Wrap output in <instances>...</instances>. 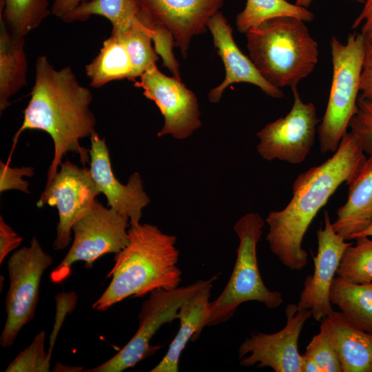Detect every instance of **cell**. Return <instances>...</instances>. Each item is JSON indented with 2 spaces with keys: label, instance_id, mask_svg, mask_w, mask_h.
<instances>
[{
  "label": "cell",
  "instance_id": "obj_1",
  "mask_svg": "<svg viewBox=\"0 0 372 372\" xmlns=\"http://www.w3.org/2000/svg\"><path fill=\"white\" fill-rule=\"evenodd\" d=\"M30 96L13 143L27 130H42L50 136L54 155L46 183L55 176L62 158L69 152L79 154L83 165L90 163L89 149L81 146L79 141L96 132V119L90 109L92 94L79 82L72 68L56 70L47 56H39Z\"/></svg>",
  "mask_w": 372,
  "mask_h": 372
},
{
  "label": "cell",
  "instance_id": "obj_2",
  "mask_svg": "<svg viewBox=\"0 0 372 372\" xmlns=\"http://www.w3.org/2000/svg\"><path fill=\"white\" fill-rule=\"evenodd\" d=\"M358 138L347 132L330 158L297 176L287 205L268 214L266 240L285 267L300 271L306 266L308 254L302 244L309 227L339 186L353 178L366 158Z\"/></svg>",
  "mask_w": 372,
  "mask_h": 372
},
{
  "label": "cell",
  "instance_id": "obj_3",
  "mask_svg": "<svg viewBox=\"0 0 372 372\" xmlns=\"http://www.w3.org/2000/svg\"><path fill=\"white\" fill-rule=\"evenodd\" d=\"M129 242L115 256L107 277L109 285L92 307L107 310L129 297H143L156 289L179 287L182 272L178 267L176 237L154 225L138 223L128 228Z\"/></svg>",
  "mask_w": 372,
  "mask_h": 372
},
{
  "label": "cell",
  "instance_id": "obj_4",
  "mask_svg": "<svg viewBox=\"0 0 372 372\" xmlns=\"http://www.w3.org/2000/svg\"><path fill=\"white\" fill-rule=\"evenodd\" d=\"M245 34L250 59L263 78L276 87H297L318 63V44L301 19H271Z\"/></svg>",
  "mask_w": 372,
  "mask_h": 372
},
{
  "label": "cell",
  "instance_id": "obj_5",
  "mask_svg": "<svg viewBox=\"0 0 372 372\" xmlns=\"http://www.w3.org/2000/svg\"><path fill=\"white\" fill-rule=\"evenodd\" d=\"M264 225L261 216L254 212L245 214L235 223L234 230L239 239L236 262L224 290L209 303L207 326L225 322L246 302L257 301L268 309H276L283 302L280 292L265 285L258 268L256 247Z\"/></svg>",
  "mask_w": 372,
  "mask_h": 372
},
{
  "label": "cell",
  "instance_id": "obj_6",
  "mask_svg": "<svg viewBox=\"0 0 372 372\" xmlns=\"http://www.w3.org/2000/svg\"><path fill=\"white\" fill-rule=\"evenodd\" d=\"M333 76L327 108L318 127L320 150L334 153L357 112L360 81L366 50L360 32L349 34L346 43L330 41Z\"/></svg>",
  "mask_w": 372,
  "mask_h": 372
},
{
  "label": "cell",
  "instance_id": "obj_7",
  "mask_svg": "<svg viewBox=\"0 0 372 372\" xmlns=\"http://www.w3.org/2000/svg\"><path fill=\"white\" fill-rule=\"evenodd\" d=\"M130 219L96 200L92 209L72 227L74 240L61 262L51 271L50 280L59 284L71 274L72 266L83 261L91 267L107 254H118L129 242Z\"/></svg>",
  "mask_w": 372,
  "mask_h": 372
},
{
  "label": "cell",
  "instance_id": "obj_8",
  "mask_svg": "<svg viewBox=\"0 0 372 372\" xmlns=\"http://www.w3.org/2000/svg\"><path fill=\"white\" fill-rule=\"evenodd\" d=\"M53 258L34 236L28 247L16 250L7 262L10 280L6 300L7 318L0 336L3 348L11 347L24 325L35 316L39 287L44 271Z\"/></svg>",
  "mask_w": 372,
  "mask_h": 372
},
{
  "label": "cell",
  "instance_id": "obj_9",
  "mask_svg": "<svg viewBox=\"0 0 372 372\" xmlns=\"http://www.w3.org/2000/svg\"><path fill=\"white\" fill-rule=\"evenodd\" d=\"M212 278L200 280L173 289H156L150 292L149 298L141 305L138 313V328L134 335L113 357L86 371L121 372L134 367L152 355L160 347L150 344L157 331L163 324L176 320L177 313L185 300Z\"/></svg>",
  "mask_w": 372,
  "mask_h": 372
},
{
  "label": "cell",
  "instance_id": "obj_10",
  "mask_svg": "<svg viewBox=\"0 0 372 372\" xmlns=\"http://www.w3.org/2000/svg\"><path fill=\"white\" fill-rule=\"evenodd\" d=\"M100 192L90 169L79 167L65 160L41 193L37 203L38 207L45 205L55 206L59 222L53 247L66 248L72 241L73 225L92 207Z\"/></svg>",
  "mask_w": 372,
  "mask_h": 372
},
{
  "label": "cell",
  "instance_id": "obj_11",
  "mask_svg": "<svg viewBox=\"0 0 372 372\" xmlns=\"http://www.w3.org/2000/svg\"><path fill=\"white\" fill-rule=\"evenodd\" d=\"M293 103L288 114L257 132V151L267 161L278 159L290 164L302 163L315 143L319 120L315 105L304 103L297 87L291 89Z\"/></svg>",
  "mask_w": 372,
  "mask_h": 372
},
{
  "label": "cell",
  "instance_id": "obj_12",
  "mask_svg": "<svg viewBox=\"0 0 372 372\" xmlns=\"http://www.w3.org/2000/svg\"><path fill=\"white\" fill-rule=\"evenodd\" d=\"M286 324L274 333H253L238 349L240 364L270 367L276 372H301L302 354L298 339L306 321L312 316L309 309H300L297 304H288Z\"/></svg>",
  "mask_w": 372,
  "mask_h": 372
},
{
  "label": "cell",
  "instance_id": "obj_13",
  "mask_svg": "<svg viewBox=\"0 0 372 372\" xmlns=\"http://www.w3.org/2000/svg\"><path fill=\"white\" fill-rule=\"evenodd\" d=\"M134 81V86L143 90V95L153 101L164 117V125L158 132L184 139L201 125L196 96L180 80L163 74L156 63L151 64Z\"/></svg>",
  "mask_w": 372,
  "mask_h": 372
},
{
  "label": "cell",
  "instance_id": "obj_14",
  "mask_svg": "<svg viewBox=\"0 0 372 372\" xmlns=\"http://www.w3.org/2000/svg\"><path fill=\"white\" fill-rule=\"evenodd\" d=\"M139 20L147 28L167 30L184 58L193 37L207 31L209 19L217 13L223 0H135Z\"/></svg>",
  "mask_w": 372,
  "mask_h": 372
},
{
  "label": "cell",
  "instance_id": "obj_15",
  "mask_svg": "<svg viewBox=\"0 0 372 372\" xmlns=\"http://www.w3.org/2000/svg\"><path fill=\"white\" fill-rule=\"evenodd\" d=\"M317 239L318 251L313 256V272L306 278L297 305L300 309L311 310L314 320L321 322L333 310L330 289L343 253L352 242H346L334 231L327 210L324 227L317 231Z\"/></svg>",
  "mask_w": 372,
  "mask_h": 372
},
{
  "label": "cell",
  "instance_id": "obj_16",
  "mask_svg": "<svg viewBox=\"0 0 372 372\" xmlns=\"http://www.w3.org/2000/svg\"><path fill=\"white\" fill-rule=\"evenodd\" d=\"M90 138V172L100 193L105 196L107 207L127 216L130 225L140 223L143 209L150 202L141 175L134 172L126 185L122 184L113 172L105 138L96 132Z\"/></svg>",
  "mask_w": 372,
  "mask_h": 372
},
{
  "label": "cell",
  "instance_id": "obj_17",
  "mask_svg": "<svg viewBox=\"0 0 372 372\" xmlns=\"http://www.w3.org/2000/svg\"><path fill=\"white\" fill-rule=\"evenodd\" d=\"M207 27L212 34L214 46L223 62L226 74L223 81L208 93L210 102L218 103L224 90L234 83H251L273 98L284 96L281 90L267 82L251 59L240 50L234 40L232 28L220 12L209 19Z\"/></svg>",
  "mask_w": 372,
  "mask_h": 372
},
{
  "label": "cell",
  "instance_id": "obj_18",
  "mask_svg": "<svg viewBox=\"0 0 372 372\" xmlns=\"http://www.w3.org/2000/svg\"><path fill=\"white\" fill-rule=\"evenodd\" d=\"M217 276L205 286L190 296L180 306L176 319L179 320V329L169 349L160 362L151 372H178L181 353L189 340L194 342L207 326L209 317V298L213 282Z\"/></svg>",
  "mask_w": 372,
  "mask_h": 372
},
{
  "label": "cell",
  "instance_id": "obj_19",
  "mask_svg": "<svg viewBox=\"0 0 372 372\" xmlns=\"http://www.w3.org/2000/svg\"><path fill=\"white\" fill-rule=\"evenodd\" d=\"M348 184L346 203L337 211L334 231L345 240L372 224V152Z\"/></svg>",
  "mask_w": 372,
  "mask_h": 372
},
{
  "label": "cell",
  "instance_id": "obj_20",
  "mask_svg": "<svg viewBox=\"0 0 372 372\" xmlns=\"http://www.w3.org/2000/svg\"><path fill=\"white\" fill-rule=\"evenodd\" d=\"M342 372H372V335L351 324L340 311L325 318Z\"/></svg>",
  "mask_w": 372,
  "mask_h": 372
},
{
  "label": "cell",
  "instance_id": "obj_21",
  "mask_svg": "<svg viewBox=\"0 0 372 372\" xmlns=\"http://www.w3.org/2000/svg\"><path fill=\"white\" fill-rule=\"evenodd\" d=\"M25 37L11 33L0 19V112L10 98L27 85L28 61Z\"/></svg>",
  "mask_w": 372,
  "mask_h": 372
},
{
  "label": "cell",
  "instance_id": "obj_22",
  "mask_svg": "<svg viewBox=\"0 0 372 372\" xmlns=\"http://www.w3.org/2000/svg\"><path fill=\"white\" fill-rule=\"evenodd\" d=\"M329 296L351 324L372 335V282L354 284L336 276Z\"/></svg>",
  "mask_w": 372,
  "mask_h": 372
},
{
  "label": "cell",
  "instance_id": "obj_23",
  "mask_svg": "<svg viewBox=\"0 0 372 372\" xmlns=\"http://www.w3.org/2000/svg\"><path fill=\"white\" fill-rule=\"evenodd\" d=\"M90 85L99 88L116 80L133 81L132 66L122 40L113 34L105 39L99 54L85 65Z\"/></svg>",
  "mask_w": 372,
  "mask_h": 372
},
{
  "label": "cell",
  "instance_id": "obj_24",
  "mask_svg": "<svg viewBox=\"0 0 372 372\" xmlns=\"http://www.w3.org/2000/svg\"><path fill=\"white\" fill-rule=\"evenodd\" d=\"M92 15L102 16L112 26V34L120 35L132 28L139 20L135 0H90L61 19L66 23L85 21Z\"/></svg>",
  "mask_w": 372,
  "mask_h": 372
},
{
  "label": "cell",
  "instance_id": "obj_25",
  "mask_svg": "<svg viewBox=\"0 0 372 372\" xmlns=\"http://www.w3.org/2000/svg\"><path fill=\"white\" fill-rule=\"evenodd\" d=\"M278 17H293L310 22L314 14L307 8L287 0H247L245 8L236 16V24L240 32L246 33L267 20Z\"/></svg>",
  "mask_w": 372,
  "mask_h": 372
},
{
  "label": "cell",
  "instance_id": "obj_26",
  "mask_svg": "<svg viewBox=\"0 0 372 372\" xmlns=\"http://www.w3.org/2000/svg\"><path fill=\"white\" fill-rule=\"evenodd\" d=\"M0 19L13 34L25 37L51 13L49 0H1Z\"/></svg>",
  "mask_w": 372,
  "mask_h": 372
},
{
  "label": "cell",
  "instance_id": "obj_27",
  "mask_svg": "<svg viewBox=\"0 0 372 372\" xmlns=\"http://www.w3.org/2000/svg\"><path fill=\"white\" fill-rule=\"evenodd\" d=\"M301 372H342L325 318L321 321L319 333L313 336L302 354Z\"/></svg>",
  "mask_w": 372,
  "mask_h": 372
},
{
  "label": "cell",
  "instance_id": "obj_28",
  "mask_svg": "<svg viewBox=\"0 0 372 372\" xmlns=\"http://www.w3.org/2000/svg\"><path fill=\"white\" fill-rule=\"evenodd\" d=\"M344 251L336 276L354 284L372 282V240L357 238Z\"/></svg>",
  "mask_w": 372,
  "mask_h": 372
},
{
  "label": "cell",
  "instance_id": "obj_29",
  "mask_svg": "<svg viewBox=\"0 0 372 372\" xmlns=\"http://www.w3.org/2000/svg\"><path fill=\"white\" fill-rule=\"evenodd\" d=\"M115 36L119 37L125 46L132 66L133 81H135L151 64L158 60V54L152 45L149 29L138 20L129 30Z\"/></svg>",
  "mask_w": 372,
  "mask_h": 372
},
{
  "label": "cell",
  "instance_id": "obj_30",
  "mask_svg": "<svg viewBox=\"0 0 372 372\" xmlns=\"http://www.w3.org/2000/svg\"><path fill=\"white\" fill-rule=\"evenodd\" d=\"M45 333L41 331L31 344L12 360L6 372H46L50 371L51 355L45 351Z\"/></svg>",
  "mask_w": 372,
  "mask_h": 372
},
{
  "label": "cell",
  "instance_id": "obj_31",
  "mask_svg": "<svg viewBox=\"0 0 372 372\" xmlns=\"http://www.w3.org/2000/svg\"><path fill=\"white\" fill-rule=\"evenodd\" d=\"M357 106L349 128L359 140L364 152L369 154L372 152V105L359 95Z\"/></svg>",
  "mask_w": 372,
  "mask_h": 372
},
{
  "label": "cell",
  "instance_id": "obj_32",
  "mask_svg": "<svg viewBox=\"0 0 372 372\" xmlns=\"http://www.w3.org/2000/svg\"><path fill=\"white\" fill-rule=\"evenodd\" d=\"M34 174L33 168L22 167L12 168L8 164L0 162V192L3 193L9 189H18L29 194L28 183L22 177H30Z\"/></svg>",
  "mask_w": 372,
  "mask_h": 372
},
{
  "label": "cell",
  "instance_id": "obj_33",
  "mask_svg": "<svg viewBox=\"0 0 372 372\" xmlns=\"http://www.w3.org/2000/svg\"><path fill=\"white\" fill-rule=\"evenodd\" d=\"M23 241L22 237L17 234L0 216V264L6 256L17 249Z\"/></svg>",
  "mask_w": 372,
  "mask_h": 372
},
{
  "label": "cell",
  "instance_id": "obj_34",
  "mask_svg": "<svg viewBox=\"0 0 372 372\" xmlns=\"http://www.w3.org/2000/svg\"><path fill=\"white\" fill-rule=\"evenodd\" d=\"M360 96L372 105V44L366 41V50L360 81Z\"/></svg>",
  "mask_w": 372,
  "mask_h": 372
},
{
  "label": "cell",
  "instance_id": "obj_35",
  "mask_svg": "<svg viewBox=\"0 0 372 372\" xmlns=\"http://www.w3.org/2000/svg\"><path fill=\"white\" fill-rule=\"evenodd\" d=\"M360 25V33L367 42L372 44V0L364 1L363 8L353 23L351 28L355 29Z\"/></svg>",
  "mask_w": 372,
  "mask_h": 372
},
{
  "label": "cell",
  "instance_id": "obj_36",
  "mask_svg": "<svg viewBox=\"0 0 372 372\" xmlns=\"http://www.w3.org/2000/svg\"><path fill=\"white\" fill-rule=\"evenodd\" d=\"M90 0H54L51 8V14L62 19L80 5Z\"/></svg>",
  "mask_w": 372,
  "mask_h": 372
},
{
  "label": "cell",
  "instance_id": "obj_37",
  "mask_svg": "<svg viewBox=\"0 0 372 372\" xmlns=\"http://www.w3.org/2000/svg\"><path fill=\"white\" fill-rule=\"evenodd\" d=\"M362 236H368V237L372 236V224L364 231L353 235L351 238V240L356 239L357 238L362 237Z\"/></svg>",
  "mask_w": 372,
  "mask_h": 372
},
{
  "label": "cell",
  "instance_id": "obj_38",
  "mask_svg": "<svg viewBox=\"0 0 372 372\" xmlns=\"http://www.w3.org/2000/svg\"><path fill=\"white\" fill-rule=\"evenodd\" d=\"M312 1L313 0H296L295 3L297 4L298 6L307 8L311 4ZM354 1L363 3L365 0H354Z\"/></svg>",
  "mask_w": 372,
  "mask_h": 372
}]
</instances>
